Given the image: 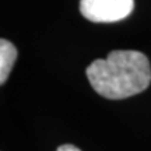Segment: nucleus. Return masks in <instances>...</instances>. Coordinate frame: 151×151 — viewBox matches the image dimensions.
I'll return each mask as SVG.
<instances>
[{"instance_id":"f257e3e1","label":"nucleus","mask_w":151,"mask_h":151,"mask_svg":"<svg viewBox=\"0 0 151 151\" xmlns=\"http://www.w3.org/2000/svg\"><path fill=\"white\" fill-rule=\"evenodd\" d=\"M87 78L95 91L108 99H123L140 94L151 83V66L139 50H113L106 59L87 67Z\"/></svg>"},{"instance_id":"f03ea898","label":"nucleus","mask_w":151,"mask_h":151,"mask_svg":"<svg viewBox=\"0 0 151 151\" xmlns=\"http://www.w3.org/2000/svg\"><path fill=\"white\" fill-rule=\"evenodd\" d=\"M134 9V0H80L81 16L92 22L124 20Z\"/></svg>"},{"instance_id":"7ed1b4c3","label":"nucleus","mask_w":151,"mask_h":151,"mask_svg":"<svg viewBox=\"0 0 151 151\" xmlns=\"http://www.w3.org/2000/svg\"><path fill=\"white\" fill-rule=\"evenodd\" d=\"M17 60L16 46L4 38L0 39V84H4L9 78L13 66Z\"/></svg>"},{"instance_id":"20e7f679","label":"nucleus","mask_w":151,"mask_h":151,"mask_svg":"<svg viewBox=\"0 0 151 151\" xmlns=\"http://www.w3.org/2000/svg\"><path fill=\"white\" fill-rule=\"evenodd\" d=\"M56 151H81L80 148H77L76 146H71V144H63V146L58 147Z\"/></svg>"}]
</instances>
